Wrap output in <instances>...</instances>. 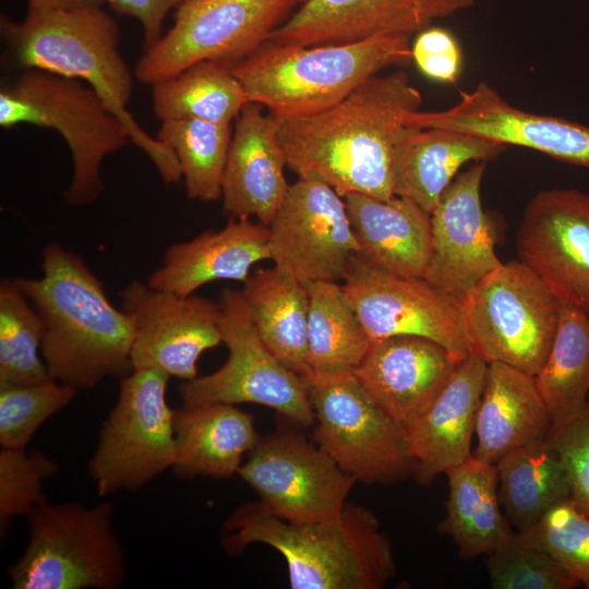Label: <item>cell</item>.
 <instances>
[{
  "instance_id": "6da1fadb",
  "label": "cell",
  "mask_w": 589,
  "mask_h": 589,
  "mask_svg": "<svg viewBox=\"0 0 589 589\" xmlns=\"http://www.w3.org/2000/svg\"><path fill=\"white\" fill-rule=\"evenodd\" d=\"M422 96L408 74H376L323 111L277 119V139L287 167L315 179L340 196L358 193L389 200L397 144L407 117Z\"/></svg>"
},
{
  "instance_id": "7a4b0ae2",
  "label": "cell",
  "mask_w": 589,
  "mask_h": 589,
  "mask_svg": "<svg viewBox=\"0 0 589 589\" xmlns=\"http://www.w3.org/2000/svg\"><path fill=\"white\" fill-rule=\"evenodd\" d=\"M39 278H14L44 324L41 354L52 380L89 390L132 371L134 326L108 299L103 281L77 254L51 242Z\"/></svg>"
},
{
  "instance_id": "3957f363",
  "label": "cell",
  "mask_w": 589,
  "mask_h": 589,
  "mask_svg": "<svg viewBox=\"0 0 589 589\" xmlns=\"http://www.w3.org/2000/svg\"><path fill=\"white\" fill-rule=\"evenodd\" d=\"M224 550L264 543L286 560L292 589H380L395 575L390 541L376 516L347 502L333 518L292 524L260 502L237 507L224 524Z\"/></svg>"
},
{
  "instance_id": "277c9868",
  "label": "cell",
  "mask_w": 589,
  "mask_h": 589,
  "mask_svg": "<svg viewBox=\"0 0 589 589\" xmlns=\"http://www.w3.org/2000/svg\"><path fill=\"white\" fill-rule=\"evenodd\" d=\"M0 32L14 65L86 83L127 123L132 142L148 156L163 181H180L182 175L175 154L142 130L125 108L133 75L119 51L118 24L103 5L27 10L21 22L1 15Z\"/></svg>"
},
{
  "instance_id": "5b68a950",
  "label": "cell",
  "mask_w": 589,
  "mask_h": 589,
  "mask_svg": "<svg viewBox=\"0 0 589 589\" xmlns=\"http://www.w3.org/2000/svg\"><path fill=\"white\" fill-rule=\"evenodd\" d=\"M411 60L410 36L385 34L315 46L266 40L231 70L249 101L291 118L328 109L384 69Z\"/></svg>"
},
{
  "instance_id": "8992f818",
  "label": "cell",
  "mask_w": 589,
  "mask_h": 589,
  "mask_svg": "<svg viewBox=\"0 0 589 589\" xmlns=\"http://www.w3.org/2000/svg\"><path fill=\"white\" fill-rule=\"evenodd\" d=\"M49 128L64 139L73 173L67 202L93 203L103 192L101 164L132 141L127 123L94 88L41 70H23L0 89V125Z\"/></svg>"
},
{
  "instance_id": "52a82bcc",
  "label": "cell",
  "mask_w": 589,
  "mask_h": 589,
  "mask_svg": "<svg viewBox=\"0 0 589 589\" xmlns=\"http://www.w3.org/2000/svg\"><path fill=\"white\" fill-rule=\"evenodd\" d=\"M108 502H44L27 517L28 542L7 575L14 589H117L127 563Z\"/></svg>"
},
{
  "instance_id": "ba28073f",
  "label": "cell",
  "mask_w": 589,
  "mask_h": 589,
  "mask_svg": "<svg viewBox=\"0 0 589 589\" xmlns=\"http://www.w3.org/2000/svg\"><path fill=\"white\" fill-rule=\"evenodd\" d=\"M471 354L536 376L558 323V299L524 262L510 261L484 276L464 298Z\"/></svg>"
},
{
  "instance_id": "9c48e42d",
  "label": "cell",
  "mask_w": 589,
  "mask_h": 589,
  "mask_svg": "<svg viewBox=\"0 0 589 589\" xmlns=\"http://www.w3.org/2000/svg\"><path fill=\"white\" fill-rule=\"evenodd\" d=\"M314 413V440L356 481L392 484L414 471L407 430L368 393L353 372L303 377Z\"/></svg>"
},
{
  "instance_id": "30bf717a",
  "label": "cell",
  "mask_w": 589,
  "mask_h": 589,
  "mask_svg": "<svg viewBox=\"0 0 589 589\" xmlns=\"http://www.w3.org/2000/svg\"><path fill=\"white\" fill-rule=\"evenodd\" d=\"M169 378L155 370H132L121 377L117 401L87 467L99 496L137 491L172 467L175 409L166 399Z\"/></svg>"
},
{
  "instance_id": "8fae6325",
  "label": "cell",
  "mask_w": 589,
  "mask_h": 589,
  "mask_svg": "<svg viewBox=\"0 0 589 589\" xmlns=\"http://www.w3.org/2000/svg\"><path fill=\"white\" fill-rule=\"evenodd\" d=\"M218 303L221 341L228 358L216 371L182 381L178 388L182 406L256 404L274 409L297 426L313 424L303 378L264 345L242 292L225 288Z\"/></svg>"
},
{
  "instance_id": "7c38bea8",
  "label": "cell",
  "mask_w": 589,
  "mask_h": 589,
  "mask_svg": "<svg viewBox=\"0 0 589 589\" xmlns=\"http://www.w3.org/2000/svg\"><path fill=\"white\" fill-rule=\"evenodd\" d=\"M296 5L291 0H185L175 10L171 28L144 50L134 76L153 85L203 61L231 67L265 43Z\"/></svg>"
},
{
  "instance_id": "4fadbf2b",
  "label": "cell",
  "mask_w": 589,
  "mask_h": 589,
  "mask_svg": "<svg viewBox=\"0 0 589 589\" xmlns=\"http://www.w3.org/2000/svg\"><path fill=\"white\" fill-rule=\"evenodd\" d=\"M238 476L266 510L292 524L335 517L356 483L318 445L293 431L259 437Z\"/></svg>"
},
{
  "instance_id": "5bb4252c",
  "label": "cell",
  "mask_w": 589,
  "mask_h": 589,
  "mask_svg": "<svg viewBox=\"0 0 589 589\" xmlns=\"http://www.w3.org/2000/svg\"><path fill=\"white\" fill-rule=\"evenodd\" d=\"M341 286L371 340L419 336L442 345L459 362L471 354L462 301L424 278L386 273L357 255Z\"/></svg>"
},
{
  "instance_id": "9a60e30c",
  "label": "cell",
  "mask_w": 589,
  "mask_h": 589,
  "mask_svg": "<svg viewBox=\"0 0 589 589\" xmlns=\"http://www.w3.org/2000/svg\"><path fill=\"white\" fill-rule=\"evenodd\" d=\"M267 227L269 260L305 285L342 281L359 253L345 199L315 179L289 184Z\"/></svg>"
},
{
  "instance_id": "2e32d148",
  "label": "cell",
  "mask_w": 589,
  "mask_h": 589,
  "mask_svg": "<svg viewBox=\"0 0 589 589\" xmlns=\"http://www.w3.org/2000/svg\"><path fill=\"white\" fill-rule=\"evenodd\" d=\"M134 326L132 370H155L190 381L202 353L221 344L220 308L206 298L187 297L132 280L120 292Z\"/></svg>"
},
{
  "instance_id": "e0dca14e",
  "label": "cell",
  "mask_w": 589,
  "mask_h": 589,
  "mask_svg": "<svg viewBox=\"0 0 589 589\" xmlns=\"http://www.w3.org/2000/svg\"><path fill=\"white\" fill-rule=\"evenodd\" d=\"M521 262L558 300L589 313V194L550 189L527 204L517 235Z\"/></svg>"
},
{
  "instance_id": "ac0fdd59",
  "label": "cell",
  "mask_w": 589,
  "mask_h": 589,
  "mask_svg": "<svg viewBox=\"0 0 589 589\" xmlns=\"http://www.w3.org/2000/svg\"><path fill=\"white\" fill-rule=\"evenodd\" d=\"M406 124L462 132L506 146H524L589 168V127L521 110L485 82L460 92L458 101L447 109L411 112Z\"/></svg>"
},
{
  "instance_id": "d6986e66",
  "label": "cell",
  "mask_w": 589,
  "mask_h": 589,
  "mask_svg": "<svg viewBox=\"0 0 589 589\" xmlns=\"http://www.w3.org/2000/svg\"><path fill=\"white\" fill-rule=\"evenodd\" d=\"M485 161L458 175L431 216L432 252L423 278L460 299L502 265L495 253L492 224L480 195Z\"/></svg>"
},
{
  "instance_id": "ffe728a7",
  "label": "cell",
  "mask_w": 589,
  "mask_h": 589,
  "mask_svg": "<svg viewBox=\"0 0 589 589\" xmlns=\"http://www.w3.org/2000/svg\"><path fill=\"white\" fill-rule=\"evenodd\" d=\"M474 0H309L268 36L280 45L315 46L377 35L411 36L433 21L467 10Z\"/></svg>"
},
{
  "instance_id": "44dd1931",
  "label": "cell",
  "mask_w": 589,
  "mask_h": 589,
  "mask_svg": "<svg viewBox=\"0 0 589 589\" xmlns=\"http://www.w3.org/2000/svg\"><path fill=\"white\" fill-rule=\"evenodd\" d=\"M459 361L442 345L419 336L373 339L353 374L406 430L442 392Z\"/></svg>"
},
{
  "instance_id": "7402d4cb",
  "label": "cell",
  "mask_w": 589,
  "mask_h": 589,
  "mask_svg": "<svg viewBox=\"0 0 589 589\" xmlns=\"http://www.w3.org/2000/svg\"><path fill=\"white\" fill-rule=\"evenodd\" d=\"M262 108L249 101L236 119L220 199L229 218L255 217L268 226L289 183L277 139V119Z\"/></svg>"
},
{
  "instance_id": "603a6c76",
  "label": "cell",
  "mask_w": 589,
  "mask_h": 589,
  "mask_svg": "<svg viewBox=\"0 0 589 589\" xmlns=\"http://www.w3.org/2000/svg\"><path fill=\"white\" fill-rule=\"evenodd\" d=\"M486 370L488 362L477 354L459 362L428 411L407 429L413 474L419 483L429 485L472 455L471 440Z\"/></svg>"
},
{
  "instance_id": "cb8c5ba5",
  "label": "cell",
  "mask_w": 589,
  "mask_h": 589,
  "mask_svg": "<svg viewBox=\"0 0 589 589\" xmlns=\"http://www.w3.org/2000/svg\"><path fill=\"white\" fill-rule=\"evenodd\" d=\"M269 257L267 226L250 218H229L220 230H205L191 240L171 244L146 283L187 297L216 280L244 283L251 267Z\"/></svg>"
},
{
  "instance_id": "d4e9b609",
  "label": "cell",
  "mask_w": 589,
  "mask_h": 589,
  "mask_svg": "<svg viewBox=\"0 0 589 589\" xmlns=\"http://www.w3.org/2000/svg\"><path fill=\"white\" fill-rule=\"evenodd\" d=\"M359 245L369 265L407 278H423L432 252L431 216L408 199L352 193L345 197Z\"/></svg>"
},
{
  "instance_id": "484cf974",
  "label": "cell",
  "mask_w": 589,
  "mask_h": 589,
  "mask_svg": "<svg viewBox=\"0 0 589 589\" xmlns=\"http://www.w3.org/2000/svg\"><path fill=\"white\" fill-rule=\"evenodd\" d=\"M551 426L536 376L505 363H488L472 456L496 464L519 448L545 440Z\"/></svg>"
},
{
  "instance_id": "4316f807",
  "label": "cell",
  "mask_w": 589,
  "mask_h": 589,
  "mask_svg": "<svg viewBox=\"0 0 589 589\" xmlns=\"http://www.w3.org/2000/svg\"><path fill=\"white\" fill-rule=\"evenodd\" d=\"M506 147L462 132L408 127L394 155V195L410 200L431 215L462 165L486 163Z\"/></svg>"
},
{
  "instance_id": "83f0119b",
  "label": "cell",
  "mask_w": 589,
  "mask_h": 589,
  "mask_svg": "<svg viewBox=\"0 0 589 589\" xmlns=\"http://www.w3.org/2000/svg\"><path fill=\"white\" fill-rule=\"evenodd\" d=\"M173 473L181 479H230L259 440L252 414L231 404L173 410Z\"/></svg>"
},
{
  "instance_id": "f1b7e54d",
  "label": "cell",
  "mask_w": 589,
  "mask_h": 589,
  "mask_svg": "<svg viewBox=\"0 0 589 589\" xmlns=\"http://www.w3.org/2000/svg\"><path fill=\"white\" fill-rule=\"evenodd\" d=\"M241 292L268 350L302 378L309 375L306 285L274 265L256 268Z\"/></svg>"
},
{
  "instance_id": "f546056e",
  "label": "cell",
  "mask_w": 589,
  "mask_h": 589,
  "mask_svg": "<svg viewBox=\"0 0 589 589\" xmlns=\"http://www.w3.org/2000/svg\"><path fill=\"white\" fill-rule=\"evenodd\" d=\"M445 474L449 493L441 532L450 536L462 558L486 556L513 531L501 510L496 464L471 455Z\"/></svg>"
},
{
  "instance_id": "4dcf8cb0",
  "label": "cell",
  "mask_w": 589,
  "mask_h": 589,
  "mask_svg": "<svg viewBox=\"0 0 589 589\" xmlns=\"http://www.w3.org/2000/svg\"><path fill=\"white\" fill-rule=\"evenodd\" d=\"M498 498L510 526L525 531L557 503L570 497L567 472L545 440L496 462Z\"/></svg>"
},
{
  "instance_id": "1f68e13d",
  "label": "cell",
  "mask_w": 589,
  "mask_h": 589,
  "mask_svg": "<svg viewBox=\"0 0 589 589\" xmlns=\"http://www.w3.org/2000/svg\"><path fill=\"white\" fill-rule=\"evenodd\" d=\"M306 359L310 373L353 372L365 357L372 340L341 284L320 280L306 284Z\"/></svg>"
},
{
  "instance_id": "d6a6232c",
  "label": "cell",
  "mask_w": 589,
  "mask_h": 589,
  "mask_svg": "<svg viewBox=\"0 0 589 589\" xmlns=\"http://www.w3.org/2000/svg\"><path fill=\"white\" fill-rule=\"evenodd\" d=\"M153 111L164 120L195 119L230 124L249 103L231 67L203 61L152 85Z\"/></svg>"
},
{
  "instance_id": "836d02e7",
  "label": "cell",
  "mask_w": 589,
  "mask_h": 589,
  "mask_svg": "<svg viewBox=\"0 0 589 589\" xmlns=\"http://www.w3.org/2000/svg\"><path fill=\"white\" fill-rule=\"evenodd\" d=\"M552 424L579 411L589 394V313L558 300V323L549 356L536 375Z\"/></svg>"
},
{
  "instance_id": "e575fe53",
  "label": "cell",
  "mask_w": 589,
  "mask_h": 589,
  "mask_svg": "<svg viewBox=\"0 0 589 589\" xmlns=\"http://www.w3.org/2000/svg\"><path fill=\"white\" fill-rule=\"evenodd\" d=\"M231 136L230 124L195 119L161 121L156 139L175 154L190 200L213 202L221 197Z\"/></svg>"
},
{
  "instance_id": "d590c367",
  "label": "cell",
  "mask_w": 589,
  "mask_h": 589,
  "mask_svg": "<svg viewBox=\"0 0 589 589\" xmlns=\"http://www.w3.org/2000/svg\"><path fill=\"white\" fill-rule=\"evenodd\" d=\"M44 324L14 278L0 284V382L52 380L41 354Z\"/></svg>"
},
{
  "instance_id": "8d00e7d4",
  "label": "cell",
  "mask_w": 589,
  "mask_h": 589,
  "mask_svg": "<svg viewBox=\"0 0 589 589\" xmlns=\"http://www.w3.org/2000/svg\"><path fill=\"white\" fill-rule=\"evenodd\" d=\"M76 393L55 380L26 385L0 382V446L27 448L40 425L69 406Z\"/></svg>"
},
{
  "instance_id": "74e56055",
  "label": "cell",
  "mask_w": 589,
  "mask_h": 589,
  "mask_svg": "<svg viewBox=\"0 0 589 589\" xmlns=\"http://www.w3.org/2000/svg\"><path fill=\"white\" fill-rule=\"evenodd\" d=\"M485 566L494 589H573L580 585L550 554L513 531L486 555Z\"/></svg>"
},
{
  "instance_id": "f35d334b",
  "label": "cell",
  "mask_w": 589,
  "mask_h": 589,
  "mask_svg": "<svg viewBox=\"0 0 589 589\" xmlns=\"http://www.w3.org/2000/svg\"><path fill=\"white\" fill-rule=\"evenodd\" d=\"M517 532L522 541L545 551L589 589V516L570 497L554 505L531 528Z\"/></svg>"
},
{
  "instance_id": "ab89813d",
  "label": "cell",
  "mask_w": 589,
  "mask_h": 589,
  "mask_svg": "<svg viewBox=\"0 0 589 589\" xmlns=\"http://www.w3.org/2000/svg\"><path fill=\"white\" fill-rule=\"evenodd\" d=\"M59 472V464L38 449L0 450V534L8 532L10 520L27 516L46 502L44 484Z\"/></svg>"
},
{
  "instance_id": "60d3db41",
  "label": "cell",
  "mask_w": 589,
  "mask_h": 589,
  "mask_svg": "<svg viewBox=\"0 0 589 589\" xmlns=\"http://www.w3.org/2000/svg\"><path fill=\"white\" fill-rule=\"evenodd\" d=\"M546 441L565 467L572 502L589 516V400L576 413L552 424Z\"/></svg>"
},
{
  "instance_id": "b9f144b4",
  "label": "cell",
  "mask_w": 589,
  "mask_h": 589,
  "mask_svg": "<svg viewBox=\"0 0 589 589\" xmlns=\"http://www.w3.org/2000/svg\"><path fill=\"white\" fill-rule=\"evenodd\" d=\"M411 57L425 76L440 83H456L461 71L460 46L445 28L428 27L419 32L411 47Z\"/></svg>"
},
{
  "instance_id": "7bdbcfd3",
  "label": "cell",
  "mask_w": 589,
  "mask_h": 589,
  "mask_svg": "<svg viewBox=\"0 0 589 589\" xmlns=\"http://www.w3.org/2000/svg\"><path fill=\"white\" fill-rule=\"evenodd\" d=\"M185 0H104L111 10L122 16L139 21L143 29L144 50L154 45L163 35V24L167 14Z\"/></svg>"
},
{
  "instance_id": "ee69618b",
  "label": "cell",
  "mask_w": 589,
  "mask_h": 589,
  "mask_svg": "<svg viewBox=\"0 0 589 589\" xmlns=\"http://www.w3.org/2000/svg\"><path fill=\"white\" fill-rule=\"evenodd\" d=\"M31 11L67 10L103 5L104 0H26Z\"/></svg>"
},
{
  "instance_id": "f6af8a7d",
  "label": "cell",
  "mask_w": 589,
  "mask_h": 589,
  "mask_svg": "<svg viewBox=\"0 0 589 589\" xmlns=\"http://www.w3.org/2000/svg\"><path fill=\"white\" fill-rule=\"evenodd\" d=\"M291 1H293L297 5H298V4L302 5V4H304L305 2H308L309 0H291Z\"/></svg>"
}]
</instances>
